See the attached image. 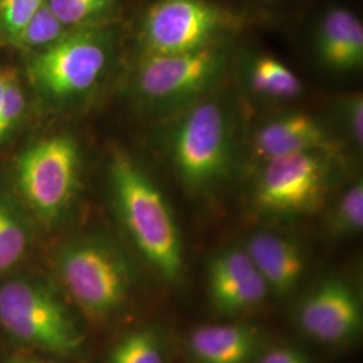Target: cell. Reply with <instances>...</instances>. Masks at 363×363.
<instances>
[{
  "label": "cell",
  "instance_id": "ac0fdd59",
  "mask_svg": "<svg viewBox=\"0 0 363 363\" xmlns=\"http://www.w3.org/2000/svg\"><path fill=\"white\" fill-rule=\"evenodd\" d=\"M108 363H166L160 335L154 328L130 331L113 346Z\"/></svg>",
  "mask_w": 363,
  "mask_h": 363
},
{
  "label": "cell",
  "instance_id": "4fadbf2b",
  "mask_svg": "<svg viewBox=\"0 0 363 363\" xmlns=\"http://www.w3.org/2000/svg\"><path fill=\"white\" fill-rule=\"evenodd\" d=\"M316 64L333 74H351L363 66V23L343 6H333L319 15L312 31Z\"/></svg>",
  "mask_w": 363,
  "mask_h": 363
},
{
  "label": "cell",
  "instance_id": "7402d4cb",
  "mask_svg": "<svg viewBox=\"0 0 363 363\" xmlns=\"http://www.w3.org/2000/svg\"><path fill=\"white\" fill-rule=\"evenodd\" d=\"M337 124L351 144L362 150L363 97L362 93H350L339 97L334 104Z\"/></svg>",
  "mask_w": 363,
  "mask_h": 363
},
{
  "label": "cell",
  "instance_id": "6da1fadb",
  "mask_svg": "<svg viewBox=\"0 0 363 363\" xmlns=\"http://www.w3.org/2000/svg\"><path fill=\"white\" fill-rule=\"evenodd\" d=\"M166 120V154L184 189L196 195L217 190L240 155L238 116L230 94L216 91Z\"/></svg>",
  "mask_w": 363,
  "mask_h": 363
},
{
  "label": "cell",
  "instance_id": "2e32d148",
  "mask_svg": "<svg viewBox=\"0 0 363 363\" xmlns=\"http://www.w3.org/2000/svg\"><path fill=\"white\" fill-rule=\"evenodd\" d=\"M187 347L196 363H255L262 335L253 325H203L190 334Z\"/></svg>",
  "mask_w": 363,
  "mask_h": 363
},
{
  "label": "cell",
  "instance_id": "ffe728a7",
  "mask_svg": "<svg viewBox=\"0 0 363 363\" xmlns=\"http://www.w3.org/2000/svg\"><path fill=\"white\" fill-rule=\"evenodd\" d=\"M328 228L335 235H355L363 229V184L355 182L337 198L328 216Z\"/></svg>",
  "mask_w": 363,
  "mask_h": 363
},
{
  "label": "cell",
  "instance_id": "8fae6325",
  "mask_svg": "<svg viewBox=\"0 0 363 363\" xmlns=\"http://www.w3.org/2000/svg\"><path fill=\"white\" fill-rule=\"evenodd\" d=\"M208 298L214 310L234 316L259 307L269 289L245 249L228 247L208 264Z\"/></svg>",
  "mask_w": 363,
  "mask_h": 363
},
{
  "label": "cell",
  "instance_id": "ba28073f",
  "mask_svg": "<svg viewBox=\"0 0 363 363\" xmlns=\"http://www.w3.org/2000/svg\"><path fill=\"white\" fill-rule=\"evenodd\" d=\"M337 171V154L304 151L261 163L253 187L259 211L308 216L323 206Z\"/></svg>",
  "mask_w": 363,
  "mask_h": 363
},
{
  "label": "cell",
  "instance_id": "603a6c76",
  "mask_svg": "<svg viewBox=\"0 0 363 363\" xmlns=\"http://www.w3.org/2000/svg\"><path fill=\"white\" fill-rule=\"evenodd\" d=\"M46 0H0V34L6 42L13 38Z\"/></svg>",
  "mask_w": 363,
  "mask_h": 363
},
{
  "label": "cell",
  "instance_id": "d4e9b609",
  "mask_svg": "<svg viewBox=\"0 0 363 363\" xmlns=\"http://www.w3.org/2000/svg\"><path fill=\"white\" fill-rule=\"evenodd\" d=\"M10 72H11V67H0V121H1V115H3L6 84H7V78L10 76ZM0 140H1V135H0Z\"/></svg>",
  "mask_w": 363,
  "mask_h": 363
},
{
  "label": "cell",
  "instance_id": "30bf717a",
  "mask_svg": "<svg viewBox=\"0 0 363 363\" xmlns=\"http://www.w3.org/2000/svg\"><path fill=\"white\" fill-rule=\"evenodd\" d=\"M296 325L306 337L318 343L347 345L361 334L362 303L346 280L325 279L298 304Z\"/></svg>",
  "mask_w": 363,
  "mask_h": 363
},
{
  "label": "cell",
  "instance_id": "7a4b0ae2",
  "mask_svg": "<svg viewBox=\"0 0 363 363\" xmlns=\"http://www.w3.org/2000/svg\"><path fill=\"white\" fill-rule=\"evenodd\" d=\"M109 179L118 217L136 249L163 279L178 281L184 262L181 230L157 183L121 148L111 154Z\"/></svg>",
  "mask_w": 363,
  "mask_h": 363
},
{
  "label": "cell",
  "instance_id": "4316f807",
  "mask_svg": "<svg viewBox=\"0 0 363 363\" xmlns=\"http://www.w3.org/2000/svg\"><path fill=\"white\" fill-rule=\"evenodd\" d=\"M259 1H268V3H272V1H277V0H259Z\"/></svg>",
  "mask_w": 363,
  "mask_h": 363
},
{
  "label": "cell",
  "instance_id": "3957f363",
  "mask_svg": "<svg viewBox=\"0 0 363 363\" xmlns=\"http://www.w3.org/2000/svg\"><path fill=\"white\" fill-rule=\"evenodd\" d=\"M234 55L233 42L184 54H139L128 78L130 99L145 115L166 120L220 91Z\"/></svg>",
  "mask_w": 363,
  "mask_h": 363
},
{
  "label": "cell",
  "instance_id": "d6986e66",
  "mask_svg": "<svg viewBox=\"0 0 363 363\" xmlns=\"http://www.w3.org/2000/svg\"><path fill=\"white\" fill-rule=\"evenodd\" d=\"M46 4L67 28L104 25L115 13L117 0H46Z\"/></svg>",
  "mask_w": 363,
  "mask_h": 363
},
{
  "label": "cell",
  "instance_id": "e0dca14e",
  "mask_svg": "<svg viewBox=\"0 0 363 363\" xmlns=\"http://www.w3.org/2000/svg\"><path fill=\"white\" fill-rule=\"evenodd\" d=\"M70 30L73 28L64 26L45 1L26 26L7 43L22 52H38L64 38Z\"/></svg>",
  "mask_w": 363,
  "mask_h": 363
},
{
  "label": "cell",
  "instance_id": "277c9868",
  "mask_svg": "<svg viewBox=\"0 0 363 363\" xmlns=\"http://www.w3.org/2000/svg\"><path fill=\"white\" fill-rule=\"evenodd\" d=\"M116 52L115 31L105 25L78 27L35 52L27 74L43 96L58 104L74 103L94 91L111 69Z\"/></svg>",
  "mask_w": 363,
  "mask_h": 363
},
{
  "label": "cell",
  "instance_id": "52a82bcc",
  "mask_svg": "<svg viewBox=\"0 0 363 363\" xmlns=\"http://www.w3.org/2000/svg\"><path fill=\"white\" fill-rule=\"evenodd\" d=\"M57 273L78 308L96 320L118 311L130 295L128 262L100 240H79L64 247L57 259Z\"/></svg>",
  "mask_w": 363,
  "mask_h": 363
},
{
  "label": "cell",
  "instance_id": "7c38bea8",
  "mask_svg": "<svg viewBox=\"0 0 363 363\" xmlns=\"http://www.w3.org/2000/svg\"><path fill=\"white\" fill-rule=\"evenodd\" d=\"M337 142L325 123L301 111L281 113L261 123L249 140L250 155L259 164L273 157L304 151L337 154Z\"/></svg>",
  "mask_w": 363,
  "mask_h": 363
},
{
  "label": "cell",
  "instance_id": "44dd1931",
  "mask_svg": "<svg viewBox=\"0 0 363 363\" xmlns=\"http://www.w3.org/2000/svg\"><path fill=\"white\" fill-rule=\"evenodd\" d=\"M27 234L13 210L0 201V273L15 267L26 252Z\"/></svg>",
  "mask_w": 363,
  "mask_h": 363
},
{
  "label": "cell",
  "instance_id": "5b68a950",
  "mask_svg": "<svg viewBox=\"0 0 363 363\" xmlns=\"http://www.w3.org/2000/svg\"><path fill=\"white\" fill-rule=\"evenodd\" d=\"M244 19L214 0H154L138 26L139 54L198 52L233 42Z\"/></svg>",
  "mask_w": 363,
  "mask_h": 363
},
{
  "label": "cell",
  "instance_id": "cb8c5ba5",
  "mask_svg": "<svg viewBox=\"0 0 363 363\" xmlns=\"http://www.w3.org/2000/svg\"><path fill=\"white\" fill-rule=\"evenodd\" d=\"M255 363H311V361L303 352L281 346L261 351Z\"/></svg>",
  "mask_w": 363,
  "mask_h": 363
},
{
  "label": "cell",
  "instance_id": "9a60e30c",
  "mask_svg": "<svg viewBox=\"0 0 363 363\" xmlns=\"http://www.w3.org/2000/svg\"><path fill=\"white\" fill-rule=\"evenodd\" d=\"M233 69L249 96L265 103H289L303 94L298 74L272 54L247 52L234 55Z\"/></svg>",
  "mask_w": 363,
  "mask_h": 363
},
{
  "label": "cell",
  "instance_id": "8992f818",
  "mask_svg": "<svg viewBox=\"0 0 363 363\" xmlns=\"http://www.w3.org/2000/svg\"><path fill=\"white\" fill-rule=\"evenodd\" d=\"M0 325L19 342L58 355H74L84 345L62 301L35 280L13 279L0 286Z\"/></svg>",
  "mask_w": 363,
  "mask_h": 363
},
{
  "label": "cell",
  "instance_id": "9c48e42d",
  "mask_svg": "<svg viewBox=\"0 0 363 363\" xmlns=\"http://www.w3.org/2000/svg\"><path fill=\"white\" fill-rule=\"evenodd\" d=\"M81 154L74 138L52 135L30 145L16 160L19 193L39 218H58L77 191Z\"/></svg>",
  "mask_w": 363,
  "mask_h": 363
},
{
  "label": "cell",
  "instance_id": "5bb4252c",
  "mask_svg": "<svg viewBox=\"0 0 363 363\" xmlns=\"http://www.w3.org/2000/svg\"><path fill=\"white\" fill-rule=\"evenodd\" d=\"M244 249L269 294L286 298L298 288L306 273L307 259L295 240L281 234L259 232L247 238Z\"/></svg>",
  "mask_w": 363,
  "mask_h": 363
},
{
  "label": "cell",
  "instance_id": "484cf974",
  "mask_svg": "<svg viewBox=\"0 0 363 363\" xmlns=\"http://www.w3.org/2000/svg\"><path fill=\"white\" fill-rule=\"evenodd\" d=\"M11 363H48V362H40V361H30V359H23V361H13Z\"/></svg>",
  "mask_w": 363,
  "mask_h": 363
}]
</instances>
